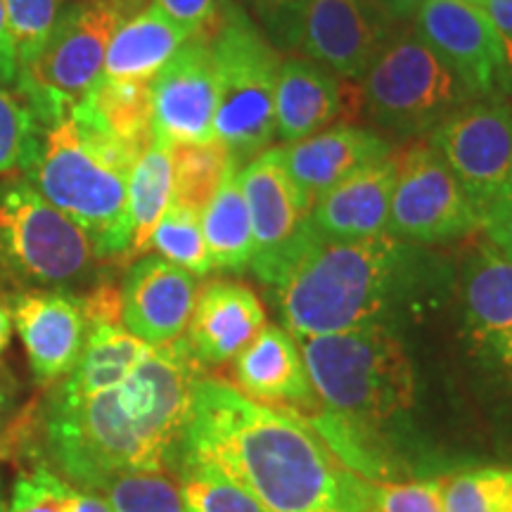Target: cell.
<instances>
[{"label": "cell", "instance_id": "6da1fadb", "mask_svg": "<svg viewBox=\"0 0 512 512\" xmlns=\"http://www.w3.org/2000/svg\"><path fill=\"white\" fill-rule=\"evenodd\" d=\"M181 456L216 465L268 512L373 510L368 479L351 472L311 422L214 377L197 382Z\"/></svg>", "mask_w": 512, "mask_h": 512}, {"label": "cell", "instance_id": "7a4b0ae2", "mask_svg": "<svg viewBox=\"0 0 512 512\" xmlns=\"http://www.w3.org/2000/svg\"><path fill=\"white\" fill-rule=\"evenodd\" d=\"M202 377L204 368L181 337L152 347L107 392L79 401L50 399L43 415L48 465L81 491L133 470L174 472Z\"/></svg>", "mask_w": 512, "mask_h": 512}, {"label": "cell", "instance_id": "3957f363", "mask_svg": "<svg viewBox=\"0 0 512 512\" xmlns=\"http://www.w3.org/2000/svg\"><path fill=\"white\" fill-rule=\"evenodd\" d=\"M439 283V261L413 242L389 233L325 240L309 223L273 290L283 328L318 337L366 325L392 328L432 304Z\"/></svg>", "mask_w": 512, "mask_h": 512}, {"label": "cell", "instance_id": "277c9868", "mask_svg": "<svg viewBox=\"0 0 512 512\" xmlns=\"http://www.w3.org/2000/svg\"><path fill=\"white\" fill-rule=\"evenodd\" d=\"M320 418L311 425L358 477L377 482L373 434L401 418L415 396L411 358L384 325L297 337Z\"/></svg>", "mask_w": 512, "mask_h": 512}, {"label": "cell", "instance_id": "5b68a950", "mask_svg": "<svg viewBox=\"0 0 512 512\" xmlns=\"http://www.w3.org/2000/svg\"><path fill=\"white\" fill-rule=\"evenodd\" d=\"M138 159L69 114L46 128L27 181L72 219L100 259L128 256V178Z\"/></svg>", "mask_w": 512, "mask_h": 512}, {"label": "cell", "instance_id": "8992f818", "mask_svg": "<svg viewBox=\"0 0 512 512\" xmlns=\"http://www.w3.org/2000/svg\"><path fill=\"white\" fill-rule=\"evenodd\" d=\"M91 238L17 174L0 178V285L67 290L93 273Z\"/></svg>", "mask_w": 512, "mask_h": 512}, {"label": "cell", "instance_id": "52a82bcc", "mask_svg": "<svg viewBox=\"0 0 512 512\" xmlns=\"http://www.w3.org/2000/svg\"><path fill=\"white\" fill-rule=\"evenodd\" d=\"M209 46L219 79L214 138L238 162H249L275 136V83L283 62L238 8L221 19Z\"/></svg>", "mask_w": 512, "mask_h": 512}, {"label": "cell", "instance_id": "ba28073f", "mask_svg": "<svg viewBox=\"0 0 512 512\" xmlns=\"http://www.w3.org/2000/svg\"><path fill=\"white\" fill-rule=\"evenodd\" d=\"M128 12L117 5L76 0L57 15L48 43L17 74V93L43 128L67 119L102 79L114 31Z\"/></svg>", "mask_w": 512, "mask_h": 512}, {"label": "cell", "instance_id": "9c48e42d", "mask_svg": "<svg viewBox=\"0 0 512 512\" xmlns=\"http://www.w3.org/2000/svg\"><path fill=\"white\" fill-rule=\"evenodd\" d=\"M363 93L382 126L399 133L437 128L467 88L434 50L418 36H401L375 57L363 81Z\"/></svg>", "mask_w": 512, "mask_h": 512}, {"label": "cell", "instance_id": "30bf717a", "mask_svg": "<svg viewBox=\"0 0 512 512\" xmlns=\"http://www.w3.org/2000/svg\"><path fill=\"white\" fill-rule=\"evenodd\" d=\"M479 216L451 166L430 145L401 157L387 233L413 245H439L472 235Z\"/></svg>", "mask_w": 512, "mask_h": 512}, {"label": "cell", "instance_id": "8fae6325", "mask_svg": "<svg viewBox=\"0 0 512 512\" xmlns=\"http://www.w3.org/2000/svg\"><path fill=\"white\" fill-rule=\"evenodd\" d=\"M430 147L444 157L482 219L486 204L512 176V102L479 100L434 128Z\"/></svg>", "mask_w": 512, "mask_h": 512}, {"label": "cell", "instance_id": "7c38bea8", "mask_svg": "<svg viewBox=\"0 0 512 512\" xmlns=\"http://www.w3.org/2000/svg\"><path fill=\"white\" fill-rule=\"evenodd\" d=\"M254 235L252 271L275 285L287 256L311 223V207L287 169L285 147H271L249 159L238 174Z\"/></svg>", "mask_w": 512, "mask_h": 512}, {"label": "cell", "instance_id": "4fadbf2b", "mask_svg": "<svg viewBox=\"0 0 512 512\" xmlns=\"http://www.w3.org/2000/svg\"><path fill=\"white\" fill-rule=\"evenodd\" d=\"M415 36L458 76L467 93H494L510 79L501 41L489 17L467 0H422Z\"/></svg>", "mask_w": 512, "mask_h": 512}, {"label": "cell", "instance_id": "5bb4252c", "mask_svg": "<svg viewBox=\"0 0 512 512\" xmlns=\"http://www.w3.org/2000/svg\"><path fill=\"white\" fill-rule=\"evenodd\" d=\"M219 107L214 53L200 34L190 36L152 79V133L166 145L209 143Z\"/></svg>", "mask_w": 512, "mask_h": 512}, {"label": "cell", "instance_id": "9a60e30c", "mask_svg": "<svg viewBox=\"0 0 512 512\" xmlns=\"http://www.w3.org/2000/svg\"><path fill=\"white\" fill-rule=\"evenodd\" d=\"M29 368L41 387H55L72 373L86 344L91 318L83 297L69 290H24L10 297Z\"/></svg>", "mask_w": 512, "mask_h": 512}, {"label": "cell", "instance_id": "2e32d148", "mask_svg": "<svg viewBox=\"0 0 512 512\" xmlns=\"http://www.w3.org/2000/svg\"><path fill=\"white\" fill-rule=\"evenodd\" d=\"M200 283L197 275L150 254L128 268L121 285V325L150 347L185 337Z\"/></svg>", "mask_w": 512, "mask_h": 512}, {"label": "cell", "instance_id": "e0dca14e", "mask_svg": "<svg viewBox=\"0 0 512 512\" xmlns=\"http://www.w3.org/2000/svg\"><path fill=\"white\" fill-rule=\"evenodd\" d=\"M306 55L342 76H361L387 46V12L373 0H309L302 10Z\"/></svg>", "mask_w": 512, "mask_h": 512}, {"label": "cell", "instance_id": "ac0fdd59", "mask_svg": "<svg viewBox=\"0 0 512 512\" xmlns=\"http://www.w3.org/2000/svg\"><path fill=\"white\" fill-rule=\"evenodd\" d=\"M463 330L486 368H503L512 347V261L491 247L475 245L460 268Z\"/></svg>", "mask_w": 512, "mask_h": 512}, {"label": "cell", "instance_id": "d6986e66", "mask_svg": "<svg viewBox=\"0 0 512 512\" xmlns=\"http://www.w3.org/2000/svg\"><path fill=\"white\" fill-rule=\"evenodd\" d=\"M264 325V304L247 285L214 280L197 292L185 342L202 368L226 366Z\"/></svg>", "mask_w": 512, "mask_h": 512}, {"label": "cell", "instance_id": "ffe728a7", "mask_svg": "<svg viewBox=\"0 0 512 512\" xmlns=\"http://www.w3.org/2000/svg\"><path fill=\"white\" fill-rule=\"evenodd\" d=\"M401 159L387 157L342 178L311 207V226L320 238L351 242L387 233L389 207Z\"/></svg>", "mask_w": 512, "mask_h": 512}, {"label": "cell", "instance_id": "44dd1931", "mask_svg": "<svg viewBox=\"0 0 512 512\" xmlns=\"http://www.w3.org/2000/svg\"><path fill=\"white\" fill-rule=\"evenodd\" d=\"M233 373L235 387L249 399L294 413L318 408L297 337L283 325L266 323L233 361Z\"/></svg>", "mask_w": 512, "mask_h": 512}, {"label": "cell", "instance_id": "7402d4cb", "mask_svg": "<svg viewBox=\"0 0 512 512\" xmlns=\"http://www.w3.org/2000/svg\"><path fill=\"white\" fill-rule=\"evenodd\" d=\"M287 169L309 207L361 166L389 157L387 140L358 126H332L285 150Z\"/></svg>", "mask_w": 512, "mask_h": 512}, {"label": "cell", "instance_id": "603a6c76", "mask_svg": "<svg viewBox=\"0 0 512 512\" xmlns=\"http://www.w3.org/2000/svg\"><path fill=\"white\" fill-rule=\"evenodd\" d=\"M342 107L339 81L316 62L287 60L275 83V133L285 143L316 136L337 119Z\"/></svg>", "mask_w": 512, "mask_h": 512}, {"label": "cell", "instance_id": "cb8c5ba5", "mask_svg": "<svg viewBox=\"0 0 512 512\" xmlns=\"http://www.w3.org/2000/svg\"><path fill=\"white\" fill-rule=\"evenodd\" d=\"M152 347L128 332L119 318L91 320L86 344L72 373L55 384L53 399L79 401L117 387Z\"/></svg>", "mask_w": 512, "mask_h": 512}, {"label": "cell", "instance_id": "d4e9b609", "mask_svg": "<svg viewBox=\"0 0 512 512\" xmlns=\"http://www.w3.org/2000/svg\"><path fill=\"white\" fill-rule=\"evenodd\" d=\"M192 34L155 3L128 15L114 31L105 55V79L152 81Z\"/></svg>", "mask_w": 512, "mask_h": 512}, {"label": "cell", "instance_id": "484cf974", "mask_svg": "<svg viewBox=\"0 0 512 512\" xmlns=\"http://www.w3.org/2000/svg\"><path fill=\"white\" fill-rule=\"evenodd\" d=\"M72 114L136 159L155 140L152 81H119L102 76Z\"/></svg>", "mask_w": 512, "mask_h": 512}, {"label": "cell", "instance_id": "4316f807", "mask_svg": "<svg viewBox=\"0 0 512 512\" xmlns=\"http://www.w3.org/2000/svg\"><path fill=\"white\" fill-rule=\"evenodd\" d=\"M240 162L230 159L214 197L202 211V233L211 266L219 271H245L254 259V235L245 195L240 188Z\"/></svg>", "mask_w": 512, "mask_h": 512}, {"label": "cell", "instance_id": "83f0119b", "mask_svg": "<svg viewBox=\"0 0 512 512\" xmlns=\"http://www.w3.org/2000/svg\"><path fill=\"white\" fill-rule=\"evenodd\" d=\"M174 195V164L171 147L162 140H152L138 157L128 178V228L131 247L126 259H136L150 249V238Z\"/></svg>", "mask_w": 512, "mask_h": 512}, {"label": "cell", "instance_id": "f1b7e54d", "mask_svg": "<svg viewBox=\"0 0 512 512\" xmlns=\"http://www.w3.org/2000/svg\"><path fill=\"white\" fill-rule=\"evenodd\" d=\"M171 147V164H174V195L171 204L188 209L202 216L207 204L219 188L233 155L219 140L209 143H183Z\"/></svg>", "mask_w": 512, "mask_h": 512}, {"label": "cell", "instance_id": "f546056e", "mask_svg": "<svg viewBox=\"0 0 512 512\" xmlns=\"http://www.w3.org/2000/svg\"><path fill=\"white\" fill-rule=\"evenodd\" d=\"M174 472L188 512H268L245 486L207 460L181 456Z\"/></svg>", "mask_w": 512, "mask_h": 512}, {"label": "cell", "instance_id": "4dcf8cb0", "mask_svg": "<svg viewBox=\"0 0 512 512\" xmlns=\"http://www.w3.org/2000/svg\"><path fill=\"white\" fill-rule=\"evenodd\" d=\"M114 512H188L171 472L133 470L107 479L93 491Z\"/></svg>", "mask_w": 512, "mask_h": 512}, {"label": "cell", "instance_id": "1f68e13d", "mask_svg": "<svg viewBox=\"0 0 512 512\" xmlns=\"http://www.w3.org/2000/svg\"><path fill=\"white\" fill-rule=\"evenodd\" d=\"M46 128L27 100L0 86V178L27 171L38 157Z\"/></svg>", "mask_w": 512, "mask_h": 512}, {"label": "cell", "instance_id": "d6a6232c", "mask_svg": "<svg viewBox=\"0 0 512 512\" xmlns=\"http://www.w3.org/2000/svg\"><path fill=\"white\" fill-rule=\"evenodd\" d=\"M150 247L166 261L185 268L197 278L214 271L207 242H204L200 216L176 207V204H169V209L164 211L162 221L157 223L150 238Z\"/></svg>", "mask_w": 512, "mask_h": 512}, {"label": "cell", "instance_id": "836d02e7", "mask_svg": "<svg viewBox=\"0 0 512 512\" xmlns=\"http://www.w3.org/2000/svg\"><path fill=\"white\" fill-rule=\"evenodd\" d=\"M512 467H470L441 477L444 512H503Z\"/></svg>", "mask_w": 512, "mask_h": 512}, {"label": "cell", "instance_id": "e575fe53", "mask_svg": "<svg viewBox=\"0 0 512 512\" xmlns=\"http://www.w3.org/2000/svg\"><path fill=\"white\" fill-rule=\"evenodd\" d=\"M79 489L57 475L48 463L19 472L5 512H76Z\"/></svg>", "mask_w": 512, "mask_h": 512}, {"label": "cell", "instance_id": "d590c367", "mask_svg": "<svg viewBox=\"0 0 512 512\" xmlns=\"http://www.w3.org/2000/svg\"><path fill=\"white\" fill-rule=\"evenodd\" d=\"M60 8L62 0H5L10 41L19 69L34 60L46 46Z\"/></svg>", "mask_w": 512, "mask_h": 512}, {"label": "cell", "instance_id": "8d00e7d4", "mask_svg": "<svg viewBox=\"0 0 512 512\" xmlns=\"http://www.w3.org/2000/svg\"><path fill=\"white\" fill-rule=\"evenodd\" d=\"M368 498L375 512H444L441 477L415 482H370Z\"/></svg>", "mask_w": 512, "mask_h": 512}, {"label": "cell", "instance_id": "74e56055", "mask_svg": "<svg viewBox=\"0 0 512 512\" xmlns=\"http://www.w3.org/2000/svg\"><path fill=\"white\" fill-rule=\"evenodd\" d=\"M479 228L484 230L486 242L512 261V176L496 192L494 200L486 204Z\"/></svg>", "mask_w": 512, "mask_h": 512}, {"label": "cell", "instance_id": "f35d334b", "mask_svg": "<svg viewBox=\"0 0 512 512\" xmlns=\"http://www.w3.org/2000/svg\"><path fill=\"white\" fill-rule=\"evenodd\" d=\"M216 0H155L159 10H164L174 22L190 31L192 36L200 34L214 15Z\"/></svg>", "mask_w": 512, "mask_h": 512}, {"label": "cell", "instance_id": "ab89813d", "mask_svg": "<svg viewBox=\"0 0 512 512\" xmlns=\"http://www.w3.org/2000/svg\"><path fill=\"white\" fill-rule=\"evenodd\" d=\"M482 10L501 41L505 62L512 72V0H482Z\"/></svg>", "mask_w": 512, "mask_h": 512}, {"label": "cell", "instance_id": "60d3db41", "mask_svg": "<svg viewBox=\"0 0 512 512\" xmlns=\"http://www.w3.org/2000/svg\"><path fill=\"white\" fill-rule=\"evenodd\" d=\"M17 74H19V64L15 57V48H12V41H10L8 10H5V0H0V86L15 88Z\"/></svg>", "mask_w": 512, "mask_h": 512}, {"label": "cell", "instance_id": "b9f144b4", "mask_svg": "<svg viewBox=\"0 0 512 512\" xmlns=\"http://www.w3.org/2000/svg\"><path fill=\"white\" fill-rule=\"evenodd\" d=\"M17 401V384L5 368H0V434L8 427V420L15 411Z\"/></svg>", "mask_w": 512, "mask_h": 512}, {"label": "cell", "instance_id": "7bdbcfd3", "mask_svg": "<svg viewBox=\"0 0 512 512\" xmlns=\"http://www.w3.org/2000/svg\"><path fill=\"white\" fill-rule=\"evenodd\" d=\"M389 17H406L420 8L422 0H373Z\"/></svg>", "mask_w": 512, "mask_h": 512}, {"label": "cell", "instance_id": "ee69618b", "mask_svg": "<svg viewBox=\"0 0 512 512\" xmlns=\"http://www.w3.org/2000/svg\"><path fill=\"white\" fill-rule=\"evenodd\" d=\"M76 512H114L110 505L105 503V498L93 494V491H81L76 498Z\"/></svg>", "mask_w": 512, "mask_h": 512}, {"label": "cell", "instance_id": "f6af8a7d", "mask_svg": "<svg viewBox=\"0 0 512 512\" xmlns=\"http://www.w3.org/2000/svg\"><path fill=\"white\" fill-rule=\"evenodd\" d=\"M12 313L10 306L0 299V354H5V349L10 347V339H12Z\"/></svg>", "mask_w": 512, "mask_h": 512}, {"label": "cell", "instance_id": "bcb514c9", "mask_svg": "<svg viewBox=\"0 0 512 512\" xmlns=\"http://www.w3.org/2000/svg\"><path fill=\"white\" fill-rule=\"evenodd\" d=\"M86 3H107V5H117L128 15H133V12H138L140 8H145L147 0H86Z\"/></svg>", "mask_w": 512, "mask_h": 512}, {"label": "cell", "instance_id": "7dc6e473", "mask_svg": "<svg viewBox=\"0 0 512 512\" xmlns=\"http://www.w3.org/2000/svg\"><path fill=\"white\" fill-rule=\"evenodd\" d=\"M261 3L271 5V8H275V10H290L292 8V10L302 12L309 0H261Z\"/></svg>", "mask_w": 512, "mask_h": 512}, {"label": "cell", "instance_id": "c3c4849f", "mask_svg": "<svg viewBox=\"0 0 512 512\" xmlns=\"http://www.w3.org/2000/svg\"><path fill=\"white\" fill-rule=\"evenodd\" d=\"M498 375H503L505 380H508V384L512 387V347H510V351H508V358H505V363H503V368L498 370Z\"/></svg>", "mask_w": 512, "mask_h": 512}, {"label": "cell", "instance_id": "681fc988", "mask_svg": "<svg viewBox=\"0 0 512 512\" xmlns=\"http://www.w3.org/2000/svg\"><path fill=\"white\" fill-rule=\"evenodd\" d=\"M503 512H512V484H510L508 498H505V510H503Z\"/></svg>", "mask_w": 512, "mask_h": 512}, {"label": "cell", "instance_id": "f907efd6", "mask_svg": "<svg viewBox=\"0 0 512 512\" xmlns=\"http://www.w3.org/2000/svg\"><path fill=\"white\" fill-rule=\"evenodd\" d=\"M5 496H3V479H0V512H5Z\"/></svg>", "mask_w": 512, "mask_h": 512}, {"label": "cell", "instance_id": "816d5d0a", "mask_svg": "<svg viewBox=\"0 0 512 512\" xmlns=\"http://www.w3.org/2000/svg\"><path fill=\"white\" fill-rule=\"evenodd\" d=\"M467 3H475V5H479V8H482V0H467Z\"/></svg>", "mask_w": 512, "mask_h": 512}, {"label": "cell", "instance_id": "f5cc1de1", "mask_svg": "<svg viewBox=\"0 0 512 512\" xmlns=\"http://www.w3.org/2000/svg\"><path fill=\"white\" fill-rule=\"evenodd\" d=\"M370 512H375V510H370Z\"/></svg>", "mask_w": 512, "mask_h": 512}]
</instances>
